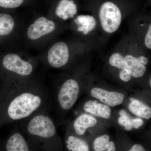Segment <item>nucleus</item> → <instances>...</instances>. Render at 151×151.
Wrapping results in <instances>:
<instances>
[{"label": "nucleus", "mask_w": 151, "mask_h": 151, "mask_svg": "<svg viewBox=\"0 0 151 151\" xmlns=\"http://www.w3.org/2000/svg\"><path fill=\"white\" fill-rule=\"evenodd\" d=\"M149 85H150V86H151V78H150V79H149Z\"/></svg>", "instance_id": "4be33fe9"}, {"label": "nucleus", "mask_w": 151, "mask_h": 151, "mask_svg": "<svg viewBox=\"0 0 151 151\" xmlns=\"http://www.w3.org/2000/svg\"><path fill=\"white\" fill-rule=\"evenodd\" d=\"M83 110L86 113H90L100 118L105 119H110L111 115L110 107L97 101L89 100L83 105Z\"/></svg>", "instance_id": "4468645a"}, {"label": "nucleus", "mask_w": 151, "mask_h": 151, "mask_svg": "<svg viewBox=\"0 0 151 151\" xmlns=\"http://www.w3.org/2000/svg\"><path fill=\"white\" fill-rule=\"evenodd\" d=\"M38 57L20 49L6 50L0 54L1 82L29 79L37 75Z\"/></svg>", "instance_id": "7ed1b4c3"}, {"label": "nucleus", "mask_w": 151, "mask_h": 151, "mask_svg": "<svg viewBox=\"0 0 151 151\" xmlns=\"http://www.w3.org/2000/svg\"><path fill=\"white\" fill-rule=\"evenodd\" d=\"M86 48L85 43L79 40L56 39L42 50L38 58L47 68L70 69L85 54Z\"/></svg>", "instance_id": "f03ea898"}, {"label": "nucleus", "mask_w": 151, "mask_h": 151, "mask_svg": "<svg viewBox=\"0 0 151 151\" xmlns=\"http://www.w3.org/2000/svg\"><path fill=\"white\" fill-rule=\"evenodd\" d=\"M74 17L70 27L75 29L76 32L83 37L91 34L98 27L97 19L94 16L81 14Z\"/></svg>", "instance_id": "1a4fd4ad"}, {"label": "nucleus", "mask_w": 151, "mask_h": 151, "mask_svg": "<svg viewBox=\"0 0 151 151\" xmlns=\"http://www.w3.org/2000/svg\"><path fill=\"white\" fill-rule=\"evenodd\" d=\"M26 23L10 13L0 11V49L19 48Z\"/></svg>", "instance_id": "0eeeda50"}, {"label": "nucleus", "mask_w": 151, "mask_h": 151, "mask_svg": "<svg viewBox=\"0 0 151 151\" xmlns=\"http://www.w3.org/2000/svg\"><path fill=\"white\" fill-rule=\"evenodd\" d=\"M6 142V151H30L23 132L16 124Z\"/></svg>", "instance_id": "9d476101"}, {"label": "nucleus", "mask_w": 151, "mask_h": 151, "mask_svg": "<svg viewBox=\"0 0 151 151\" xmlns=\"http://www.w3.org/2000/svg\"><path fill=\"white\" fill-rule=\"evenodd\" d=\"M26 0H0V11L15 9L22 6Z\"/></svg>", "instance_id": "a211bd4d"}, {"label": "nucleus", "mask_w": 151, "mask_h": 151, "mask_svg": "<svg viewBox=\"0 0 151 151\" xmlns=\"http://www.w3.org/2000/svg\"><path fill=\"white\" fill-rule=\"evenodd\" d=\"M51 109V92L39 76L1 82L0 129Z\"/></svg>", "instance_id": "f257e3e1"}, {"label": "nucleus", "mask_w": 151, "mask_h": 151, "mask_svg": "<svg viewBox=\"0 0 151 151\" xmlns=\"http://www.w3.org/2000/svg\"><path fill=\"white\" fill-rule=\"evenodd\" d=\"M130 101L128 108L132 114L146 120L151 119V109L149 106L134 97H131Z\"/></svg>", "instance_id": "2eb2a0df"}, {"label": "nucleus", "mask_w": 151, "mask_h": 151, "mask_svg": "<svg viewBox=\"0 0 151 151\" xmlns=\"http://www.w3.org/2000/svg\"><path fill=\"white\" fill-rule=\"evenodd\" d=\"M97 123V119L93 116L87 114H81L76 118L69 129H72L76 135L82 136L84 134L87 129L96 126Z\"/></svg>", "instance_id": "ddd939ff"}, {"label": "nucleus", "mask_w": 151, "mask_h": 151, "mask_svg": "<svg viewBox=\"0 0 151 151\" xmlns=\"http://www.w3.org/2000/svg\"><path fill=\"white\" fill-rule=\"evenodd\" d=\"M128 151H147L142 146L139 144H135Z\"/></svg>", "instance_id": "412c9836"}, {"label": "nucleus", "mask_w": 151, "mask_h": 151, "mask_svg": "<svg viewBox=\"0 0 151 151\" xmlns=\"http://www.w3.org/2000/svg\"><path fill=\"white\" fill-rule=\"evenodd\" d=\"M77 12V5L73 0H59L54 10V16L50 19L60 22L74 18Z\"/></svg>", "instance_id": "9b49d317"}, {"label": "nucleus", "mask_w": 151, "mask_h": 151, "mask_svg": "<svg viewBox=\"0 0 151 151\" xmlns=\"http://www.w3.org/2000/svg\"><path fill=\"white\" fill-rule=\"evenodd\" d=\"M93 148L94 151H116L115 143L110 141V136L106 134L95 138Z\"/></svg>", "instance_id": "f3484780"}, {"label": "nucleus", "mask_w": 151, "mask_h": 151, "mask_svg": "<svg viewBox=\"0 0 151 151\" xmlns=\"http://www.w3.org/2000/svg\"><path fill=\"white\" fill-rule=\"evenodd\" d=\"M98 27L106 35L113 34L121 27L126 12L118 0H101L97 4L96 14Z\"/></svg>", "instance_id": "423d86ee"}, {"label": "nucleus", "mask_w": 151, "mask_h": 151, "mask_svg": "<svg viewBox=\"0 0 151 151\" xmlns=\"http://www.w3.org/2000/svg\"><path fill=\"white\" fill-rule=\"evenodd\" d=\"M63 23L40 16L27 22L23 33L22 45L42 51L57 39L65 26Z\"/></svg>", "instance_id": "20e7f679"}, {"label": "nucleus", "mask_w": 151, "mask_h": 151, "mask_svg": "<svg viewBox=\"0 0 151 151\" xmlns=\"http://www.w3.org/2000/svg\"><path fill=\"white\" fill-rule=\"evenodd\" d=\"M90 95L110 107L121 105L124 102L125 96L123 93L110 91L100 87H94L90 90Z\"/></svg>", "instance_id": "6e6552de"}, {"label": "nucleus", "mask_w": 151, "mask_h": 151, "mask_svg": "<svg viewBox=\"0 0 151 151\" xmlns=\"http://www.w3.org/2000/svg\"><path fill=\"white\" fill-rule=\"evenodd\" d=\"M108 63L111 67L119 70V76L121 81L127 83L132 80L133 78L123 62L122 56L117 47H116L109 55Z\"/></svg>", "instance_id": "f8f14e48"}, {"label": "nucleus", "mask_w": 151, "mask_h": 151, "mask_svg": "<svg viewBox=\"0 0 151 151\" xmlns=\"http://www.w3.org/2000/svg\"><path fill=\"white\" fill-rule=\"evenodd\" d=\"M131 123L133 128L135 129H139L144 124V121L142 119L140 118H134L131 119Z\"/></svg>", "instance_id": "aec40b11"}, {"label": "nucleus", "mask_w": 151, "mask_h": 151, "mask_svg": "<svg viewBox=\"0 0 151 151\" xmlns=\"http://www.w3.org/2000/svg\"><path fill=\"white\" fill-rule=\"evenodd\" d=\"M80 80L76 73L72 72L62 79L52 93V109L58 115H65L73 108L79 97L81 90Z\"/></svg>", "instance_id": "39448f33"}, {"label": "nucleus", "mask_w": 151, "mask_h": 151, "mask_svg": "<svg viewBox=\"0 0 151 151\" xmlns=\"http://www.w3.org/2000/svg\"><path fill=\"white\" fill-rule=\"evenodd\" d=\"M119 115L120 117L118 119L119 124L124 127L125 130L127 131H131L133 129L131 123L132 118L129 116L127 111L124 110H121L119 112Z\"/></svg>", "instance_id": "6ab92c4d"}, {"label": "nucleus", "mask_w": 151, "mask_h": 151, "mask_svg": "<svg viewBox=\"0 0 151 151\" xmlns=\"http://www.w3.org/2000/svg\"><path fill=\"white\" fill-rule=\"evenodd\" d=\"M65 144L66 148L69 151H90L88 143L75 135H68L65 141Z\"/></svg>", "instance_id": "dca6fc26"}]
</instances>
